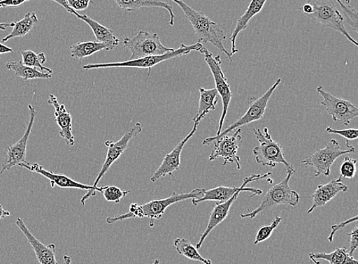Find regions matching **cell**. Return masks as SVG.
Segmentation results:
<instances>
[{
  "label": "cell",
  "instance_id": "1",
  "mask_svg": "<svg viewBox=\"0 0 358 264\" xmlns=\"http://www.w3.org/2000/svg\"><path fill=\"white\" fill-rule=\"evenodd\" d=\"M203 196V189L196 188L189 193L173 194L165 199L154 200L143 205L138 203H131L127 212L114 217H108L106 222L112 225L115 222L124 221L130 219H149V226L152 228L155 226V221L163 217L166 209L171 205L185 201L187 200L199 199Z\"/></svg>",
  "mask_w": 358,
  "mask_h": 264
},
{
  "label": "cell",
  "instance_id": "2",
  "mask_svg": "<svg viewBox=\"0 0 358 264\" xmlns=\"http://www.w3.org/2000/svg\"><path fill=\"white\" fill-rule=\"evenodd\" d=\"M171 1L180 7L185 15L186 20L192 24L198 43L213 45L222 53L226 54L230 61H232V55L223 45V41L227 39L226 35L217 24L203 13L194 10L182 0H171Z\"/></svg>",
  "mask_w": 358,
  "mask_h": 264
},
{
  "label": "cell",
  "instance_id": "3",
  "mask_svg": "<svg viewBox=\"0 0 358 264\" xmlns=\"http://www.w3.org/2000/svg\"><path fill=\"white\" fill-rule=\"evenodd\" d=\"M203 47V44L196 43L194 45H186L181 44L178 49H174L173 52L164 54L163 55L148 56L136 60L126 61L122 62L114 63H103V64H88L83 66V69L85 71L113 68H139L148 69L149 73L152 68L158 64H161L166 61H169L176 57L189 54L191 52H201Z\"/></svg>",
  "mask_w": 358,
  "mask_h": 264
},
{
  "label": "cell",
  "instance_id": "4",
  "mask_svg": "<svg viewBox=\"0 0 358 264\" xmlns=\"http://www.w3.org/2000/svg\"><path fill=\"white\" fill-rule=\"evenodd\" d=\"M287 173V176L282 179L281 182L269 189L263 197L261 204L256 209L248 210L245 214H241V217L252 219L257 214L271 210L280 205H289L295 207L301 200L299 193L293 191L289 186L290 178L295 173L291 171Z\"/></svg>",
  "mask_w": 358,
  "mask_h": 264
},
{
  "label": "cell",
  "instance_id": "5",
  "mask_svg": "<svg viewBox=\"0 0 358 264\" xmlns=\"http://www.w3.org/2000/svg\"><path fill=\"white\" fill-rule=\"evenodd\" d=\"M254 135L259 142L253 149V155L258 164L264 167L276 168L278 164L281 163L287 172L296 173L293 165L286 160L282 147L273 140L268 128H264L263 131L260 129H255Z\"/></svg>",
  "mask_w": 358,
  "mask_h": 264
},
{
  "label": "cell",
  "instance_id": "6",
  "mask_svg": "<svg viewBox=\"0 0 358 264\" xmlns=\"http://www.w3.org/2000/svg\"><path fill=\"white\" fill-rule=\"evenodd\" d=\"M281 80V78H278L275 82H274V84L260 97H250L248 108L243 117L233 122L231 125L228 126L226 129L222 131L219 135L205 138L203 140V145H210L212 142H214L216 138L227 135L232 131L248 125V124L262 119L270 98L273 92L275 91L277 87L280 85Z\"/></svg>",
  "mask_w": 358,
  "mask_h": 264
},
{
  "label": "cell",
  "instance_id": "7",
  "mask_svg": "<svg viewBox=\"0 0 358 264\" xmlns=\"http://www.w3.org/2000/svg\"><path fill=\"white\" fill-rule=\"evenodd\" d=\"M306 3L313 7L312 13L308 15L313 21L336 30L346 37L350 43L358 46L357 41L345 29L343 16L333 0H307Z\"/></svg>",
  "mask_w": 358,
  "mask_h": 264
},
{
  "label": "cell",
  "instance_id": "8",
  "mask_svg": "<svg viewBox=\"0 0 358 264\" xmlns=\"http://www.w3.org/2000/svg\"><path fill=\"white\" fill-rule=\"evenodd\" d=\"M122 45L131 53L129 61L148 56L163 55L174 50L173 48L164 46L157 33L145 31H139L132 38L124 37Z\"/></svg>",
  "mask_w": 358,
  "mask_h": 264
},
{
  "label": "cell",
  "instance_id": "9",
  "mask_svg": "<svg viewBox=\"0 0 358 264\" xmlns=\"http://www.w3.org/2000/svg\"><path fill=\"white\" fill-rule=\"evenodd\" d=\"M347 148L341 149L336 139L331 141L322 148L315 151L312 155L308 156L301 163L304 166L312 167L315 170L314 176L318 177L321 175L329 177L333 163L339 156L355 153V148L346 142Z\"/></svg>",
  "mask_w": 358,
  "mask_h": 264
},
{
  "label": "cell",
  "instance_id": "10",
  "mask_svg": "<svg viewBox=\"0 0 358 264\" xmlns=\"http://www.w3.org/2000/svg\"><path fill=\"white\" fill-rule=\"evenodd\" d=\"M204 55L205 61L209 66L215 80V89L217 90L222 102V112L220 119L219 129L216 136L222 131L224 119H226L229 106L231 101L232 94L230 86L222 69V61L220 55L214 57L204 46L199 52Z\"/></svg>",
  "mask_w": 358,
  "mask_h": 264
},
{
  "label": "cell",
  "instance_id": "11",
  "mask_svg": "<svg viewBox=\"0 0 358 264\" xmlns=\"http://www.w3.org/2000/svg\"><path fill=\"white\" fill-rule=\"evenodd\" d=\"M271 175H272L271 172L264 173V175H252L251 176L245 177L243 180V184L240 186L229 187L221 186L210 189H203L202 197L199 198V199H193L192 203L194 205H197L199 203L208 201H215L220 203L227 201L237 192L251 193H252L251 197L260 196L263 193L262 189L246 187V186L250 183L254 182V181L265 179Z\"/></svg>",
  "mask_w": 358,
  "mask_h": 264
},
{
  "label": "cell",
  "instance_id": "12",
  "mask_svg": "<svg viewBox=\"0 0 358 264\" xmlns=\"http://www.w3.org/2000/svg\"><path fill=\"white\" fill-rule=\"evenodd\" d=\"M316 89L323 98L321 105L324 106L333 121L339 122L347 126L352 119L357 118V107L351 101L329 94L322 87H318Z\"/></svg>",
  "mask_w": 358,
  "mask_h": 264
},
{
  "label": "cell",
  "instance_id": "13",
  "mask_svg": "<svg viewBox=\"0 0 358 264\" xmlns=\"http://www.w3.org/2000/svg\"><path fill=\"white\" fill-rule=\"evenodd\" d=\"M143 127L141 123L137 122L136 125L129 129L126 133L117 142L106 141L105 145L108 147V151L106 156V160L103 164L101 171H99L96 179L94 181L93 188L96 192L101 191V189L98 187L99 181L106 175L108 170H110L112 165L117 161L124 151L127 149L129 143L133 138L138 135Z\"/></svg>",
  "mask_w": 358,
  "mask_h": 264
},
{
  "label": "cell",
  "instance_id": "14",
  "mask_svg": "<svg viewBox=\"0 0 358 264\" xmlns=\"http://www.w3.org/2000/svg\"><path fill=\"white\" fill-rule=\"evenodd\" d=\"M29 121L27 129L19 141L6 147V154L0 175L6 170H10L21 163L27 161L28 142L31 133L33 126L36 118L37 111L31 104L28 105Z\"/></svg>",
  "mask_w": 358,
  "mask_h": 264
},
{
  "label": "cell",
  "instance_id": "15",
  "mask_svg": "<svg viewBox=\"0 0 358 264\" xmlns=\"http://www.w3.org/2000/svg\"><path fill=\"white\" fill-rule=\"evenodd\" d=\"M18 166L26 168L31 172L39 173L40 175L43 176L50 181L52 188L57 186L60 188H72L81 189V191H87V193L81 198L80 203L82 205H85L86 201L89 200L90 197L96 196V192L94 191L92 185L83 184L64 175H57V173H55L52 171H48L37 163L30 164L29 162L26 161L20 163Z\"/></svg>",
  "mask_w": 358,
  "mask_h": 264
},
{
  "label": "cell",
  "instance_id": "16",
  "mask_svg": "<svg viewBox=\"0 0 358 264\" xmlns=\"http://www.w3.org/2000/svg\"><path fill=\"white\" fill-rule=\"evenodd\" d=\"M241 129H238L231 136L227 135L216 138L213 152L210 155V161L222 158L224 160L223 166L228 163H236L237 169L241 170V159L238 155L241 143Z\"/></svg>",
  "mask_w": 358,
  "mask_h": 264
},
{
  "label": "cell",
  "instance_id": "17",
  "mask_svg": "<svg viewBox=\"0 0 358 264\" xmlns=\"http://www.w3.org/2000/svg\"><path fill=\"white\" fill-rule=\"evenodd\" d=\"M194 123V127L189 133L173 148L171 153L164 156L160 167L157 169L151 177L152 182H156L158 179L168 175L173 176V173L180 168L182 151L189 140L195 135L199 124V122Z\"/></svg>",
  "mask_w": 358,
  "mask_h": 264
},
{
  "label": "cell",
  "instance_id": "18",
  "mask_svg": "<svg viewBox=\"0 0 358 264\" xmlns=\"http://www.w3.org/2000/svg\"><path fill=\"white\" fill-rule=\"evenodd\" d=\"M15 225L27 238L40 264H58L56 259V246L55 244L46 245L41 242L38 239L32 235L21 218L15 220Z\"/></svg>",
  "mask_w": 358,
  "mask_h": 264
},
{
  "label": "cell",
  "instance_id": "19",
  "mask_svg": "<svg viewBox=\"0 0 358 264\" xmlns=\"http://www.w3.org/2000/svg\"><path fill=\"white\" fill-rule=\"evenodd\" d=\"M348 186L343 183L341 177L329 181L326 184H321L316 188L315 191L310 196L313 199V205L307 213H312L315 209L322 207L340 193H345Z\"/></svg>",
  "mask_w": 358,
  "mask_h": 264
},
{
  "label": "cell",
  "instance_id": "20",
  "mask_svg": "<svg viewBox=\"0 0 358 264\" xmlns=\"http://www.w3.org/2000/svg\"><path fill=\"white\" fill-rule=\"evenodd\" d=\"M48 104L54 106L55 122L60 128L59 135L64 140L66 145L73 146L75 138L73 135V126L71 115L64 104L58 102L54 94H50Z\"/></svg>",
  "mask_w": 358,
  "mask_h": 264
},
{
  "label": "cell",
  "instance_id": "21",
  "mask_svg": "<svg viewBox=\"0 0 358 264\" xmlns=\"http://www.w3.org/2000/svg\"><path fill=\"white\" fill-rule=\"evenodd\" d=\"M241 193V192H237L234 196L231 197L230 199L226 202L216 203L215 207L210 214V219L209 222H208L207 227L204 230V233L201 235V237H199V242L196 244L197 249H201L204 241L206 240V238L208 235H210L212 230L215 227H217L220 224H221V222L227 218L232 204L234 203V202L237 200V198Z\"/></svg>",
  "mask_w": 358,
  "mask_h": 264
},
{
  "label": "cell",
  "instance_id": "22",
  "mask_svg": "<svg viewBox=\"0 0 358 264\" xmlns=\"http://www.w3.org/2000/svg\"><path fill=\"white\" fill-rule=\"evenodd\" d=\"M268 0H252L248 5L246 11L238 19L236 26L231 33L230 41L231 43V54H235L238 52L236 48V39L240 32L245 30L251 21L256 15L260 13L263 10L265 3Z\"/></svg>",
  "mask_w": 358,
  "mask_h": 264
},
{
  "label": "cell",
  "instance_id": "23",
  "mask_svg": "<svg viewBox=\"0 0 358 264\" xmlns=\"http://www.w3.org/2000/svg\"><path fill=\"white\" fill-rule=\"evenodd\" d=\"M69 13L74 15L78 19L87 24L92 29L96 41L99 43L109 44L114 48L120 45V40L114 35L113 30L102 26L101 24L91 19L86 14L81 15L72 9Z\"/></svg>",
  "mask_w": 358,
  "mask_h": 264
},
{
  "label": "cell",
  "instance_id": "24",
  "mask_svg": "<svg viewBox=\"0 0 358 264\" xmlns=\"http://www.w3.org/2000/svg\"><path fill=\"white\" fill-rule=\"evenodd\" d=\"M116 4L124 11L135 12L141 9V8L158 7L168 11L170 15L169 24L171 27L174 26L175 15L173 8L169 3L162 1V0H114Z\"/></svg>",
  "mask_w": 358,
  "mask_h": 264
},
{
  "label": "cell",
  "instance_id": "25",
  "mask_svg": "<svg viewBox=\"0 0 358 264\" xmlns=\"http://www.w3.org/2000/svg\"><path fill=\"white\" fill-rule=\"evenodd\" d=\"M220 95L215 88L206 89L199 88V101L198 110L194 118V122H201L207 114L215 110L219 102Z\"/></svg>",
  "mask_w": 358,
  "mask_h": 264
},
{
  "label": "cell",
  "instance_id": "26",
  "mask_svg": "<svg viewBox=\"0 0 358 264\" xmlns=\"http://www.w3.org/2000/svg\"><path fill=\"white\" fill-rule=\"evenodd\" d=\"M114 47L109 44L99 43V41H83L70 47L71 55L73 59L83 60L99 52L106 50L110 52Z\"/></svg>",
  "mask_w": 358,
  "mask_h": 264
},
{
  "label": "cell",
  "instance_id": "27",
  "mask_svg": "<svg viewBox=\"0 0 358 264\" xmlns=\"http://www.w3.org/2000/svg\"><path fill=\"white\" fill-rule=\"evenodd\" d=\"M311 260H324L330 264H358V261L350 255L345 247H337L331 253L312 252L309 254Z\"/></svg>",
  "mask_w": 358,
  "mask_h": 264
},
{
  "label": "cell",
  "instance_id": "28",
  "mask_svg": "<svg viewBox=\"0 0 358 264\" xmlns=\"http://www.w3.org/2000/svg\"><path fill=\"white\" fill-rule=\"evenodd\" d=\"M5 68L8 71H13L16 77L20 78L24 80L50 79L52 78V74L43 73L37 68L29 67V66L23 64L21 61H9L6 64Z\"/></svg>",
  "mask_w": 358,
  "mask_h": 264
},
{
  "label": "cell",
  "instance_id": "29",
  "mask_svg": "<svg viewBox=\"0 0 358 264\" xmlns=\"http://www.w3.org/2000/svg\"><path fill=\"white\" fill-rule=\"evenodd\" d=\"M38 22V20L36 13H27L21 20L15 22L12 31L2 39L3 43H7L15 38L26 36Z\"/></svg>",
  "mask_w": 358,
  "mask_h": 264
},
{
  "label": "cell",
  "instance_id": "30",
  "mask_svg": "<svg viewBox=\"0 0 358 264\" xmlns=\"http://www.w3.org/2000/svg\"><path fill=\"white\" fill-rule=\"evenodd\" d=\"M174 247L177 252L187 259L193 261L201 262L204 264H212L210 259L202 257L199 253L196 246L191 244L186 238L178 237L174 240Z\"/></svg>",
  "mask_w": 358,
  "mask_h": 264
},
{
  "label": "cell",
  "instance_id": "31",
  "mask_svg": "<svg viewBox=\"0 0 358 264\" xmlns=\"http://www.w3.org/2000/svg\"><path fill=\"white\" fill-rule=\"evenodd\" d=\"M22 62L29 67L39 68L41 72L52 74L53 71L45 67L43 65L46 62V56L45 53L41 52L36 54L31 50L23 51L21 52Z\"/></svg>",
  "mask_w": 358,
  "mask_h": 264
},
{
  "label": "cell",
  "instance_id": "32",
  "mask_svg": "<svg viewBox=\"0 0 358 264\" xmlns=\"http://www.w3.org/2000/svg\"><path fill=\"white\" fill-rule=\"evenodd\" d=\"M101 193L103 195L105 200L108 202L120 203L123 197L127 196L130 191H123L117 186H102L99 187Z\"/></svg>",
  "mask_w": 358,
  "mask_h": 264
},
{
  "label": "cell",
  "instance_id": "33",
  "mask_svg": "<svg viewBox=\"0 0 358 264\" xmlns=\"http://www.w3.org/2000/svg\"><path fill=\"white\" fill-rule=\"evenodd\" d=\"M341 7V15H343L345 22H346L352 30L357 33V11L353 8L348 6L341 2V0H336Z\"/></svg>",
  "mask_w": 358,
  "mask_h": 264
},
{
  "label": "cell",
  "instance_id": "34",
  "mask_svg": "<svg viewBox=\"0 0 358 264\" xmlns=\"http://www.w3.org/2000/svg\"><path fill=\"white\" fill-rule=\"evenodd\" d=\"M281 221L282 218L277 217L271 221V223L269 226H263L258 230L254 244L256 245L268 240V239L271 236L273 230L279 226Z\"/></svg>",
  "mask_w": 358,
  "mask_h": 264
},
{
  "label": "cell",
  "instance_id": "35",
  "mask_svg": "<svg viewBox=\"0 0 358 264\" xmlns=\"http://www.w3.org/2000/svg\"><path fill=\"white\" fill-rule=\"evenodd\" d=\"M357 160L350 158L349 156H345L343 163L340 167V177L353 179L356 173Z\"/></svg>",
  "mask_w": 358,
  "mask_h": 264
},
{
  "label": "cell",
  "instance_id": "36",
  "mask_svg": "<svg viewBox=\"0 0 358 264\" xmlns=\"http://www.w3.org/2000/svg\"><path fill=\"white\" fill-rule=\"evenodd\" d=\"M324 131H326L328 134L338 135L341 137H343L346 140H355L358 137V131L356 129L338 130L332 129L331 127L329 126Z\"/></svg>",
  "mask_w": 358,
  "mask_h": 264
},
{
  "label": "cell",
  "instance_id": "37",
  "mask_svg": "<svg viewBox=\"0 0 358 264\" xmlns=\"http://www.w3.org/2000/svg\"><path fill=\"white\" fill-rule=\"evenodd\" d=\"M66 3L75 11H82L87 9L90 3L94 0H66Z\"/></svg>",
  "mask_w": 358,
  "mask_h": 264
},
{
  "label": "cell",
  "instance_id": "38",
  "mask_svg": "<svg viewBox=\"0 0 358 264\" xmlns=\"http://www.w3.org/2000/svg\"><path fill=\"white\" fill-rule=\"evenodd\" d=\"M350 236L349 247L348 249V254L352 255L357 250L358 247V227L357 225L355 226L352 233H348Z\"/></svg>",
  "mask_w": 358,
  "mask_h": 264
},
{
  "label": "cell",
  "instance_id": "39",
  "mask_svg": "<svg viewBox=\"0 0 358 264\" xmlns=\"http://www.w3.org/2000/svg\"><path fill=\"white\" fill-rule=\"evenodd\" d=\"M357 218H358V217L355 216V217L350 218L346 221L341 222V223L332 226L331 227V232L329 236L328 237L329 242L330 243L332 242L333 237H334V235L336 234V233L338 232V230L343 228L344 227H345L346 226H348L349 224H351L352 222H357Z\"/></svg>",
  "mask_w": 358,
  "mask_h": 264
},
{
  "label": "cell",
  "instance_id": "40",
  "mask_svg": "<svg viewBox=\"0 0 358 264\" xmlns=\"http://www.w3.org/2000/svg\"><path fill=\"white\" fill-rule=\"evenodd\" d=\"M29 1L30 0H1L0 1V9L1 8L20 6Z\"/></svg>",
  "mask_w": 358,
  "mask_h": 264
},
{
  "label": "cell",
  "instance_id": "41",
  "mask_svg": "<svg viewBox=\"0 0 358 264\" xmlns=\"http://www.w3.org/2000/svg\"><path fill=\"white\" fill-rule=\"evenodd\" d=\"M299 10L306 14L307 15H309L313 12V7L310 4L306 3L303 4L302 6L299 7Z\"/></svg>",
  "mask_w": 358,
  "mask_h": 264
},
{
  "label": "cell",
  "instance_id": "42",
  "mask_svg": "<svg viewBox=\"0 0 358 264\" xmlns=\"http://www.w3.org/2000/svg\"><path fill=\"white\" fill-rule=\"evenodd\" d=\"M13 52V49L0 43V54H6Z\"/></svg>",
  "mask_w": 358,
  "mask_h": 264
},
{
  "label": "cell",
  "instance_id": "43",
  "mask_svg": "<svg viewBox=\"0 0 358 264\" xmlns=\"http://www.w3.org/2000/svg\"><path fill=\"white\" fill-rule=\"evenodd\" d=\"M11 216L10 211L5 210L2 204H0V220L4 219Z\"/></svg>",
  "mask_w": 358,
  "mask_h": 264
},
{
  "label": "cell",
  "instance_id": "44",
  "mask_svg": "<svg viewBox=\"0 0 358 264\" xmlns=\"http://www.w3.org/2000/svg\"><path fill=\"white\" fill-rule=\"evenodd\" d=\"M52 1L57 3V4H59L62 7L64 8V9L70 13L71 8L66 3V0H52Z\"/></svg>",
  "mask_w": 358,
  "mask_h": 264
},
{
  "label": "cell",
  "instance_id": "45",
  "mask_svg": "<svg viewBox=\"0 0 358 264\" xmlns=\"http://www.w3.org/2000/svg\"><path fill=\"white\" fill-rule=\"evenodd\" d=\"M14 22H0V31H5L8 28H13L14 27Z\"/></svg>",
  "mask_w": 358,
  "mask_h": 264
},
{
  "label": "cell",
  "instance_id": "46",
  "mask_svg": "<svg viewBox=\"0 0 358 264\" xmlns=\"http://www.w3.org/2000/svg\"><path fill=\"white\" fill-rule=\"evenodd\" d=\"M63 260L64 264H71L72 259L71 256L66 254L64 255Z\"/></svg>",
  "mask_w": 358,
  "mask_h": 264
},
{
  "label": "cell",
  "instance_id": "47",
  "mask_svg": "<svg viewBox=\"0 0 358 264\" xmlns=\"http://www.w3.org/2000/svg\"><path fill=\"white\" fill-rule=\"evenodd\" d=\"M312 261H313L315 263V264H321L320 261L312 260Z\"/></svg>",
  "mask_w": 358,
  "mask_h": 264
},
{
  "label": "cell",
  "instance_id": "48",
  "mask_svg": "<svg viewBox=\"0 0 358 264\" xmlns=\"http://www.w3.org/2000/svg\"><path fill=\"white\" fill-rule=\"evenodd\" d=\"M160 263V261L159 260H155L152 264H159Z\"/></svg>",
  "mask_w": 358,
  "mask_h": 264
},
{
  "label": "cell",
  "instance_id": "49",
  "mask_svg": "<svg viewBox=\"0 0 358 264\" xmlns=\"http://www.w3.org/2000/svg\"><path fill=\"white\" fill-rule=\"evenodd\" d=\"M346 3L349 4L351 2V0H345Z\"/></svg>",
  "mask_w": 358,
  "mask_h": 264
}]
</instances>
